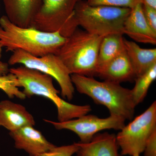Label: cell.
Segmentation results:
<instances>
[{
  "label": "cell",
  "mask_w": 156,
  "mask_h": 156,
  "mask_svg": "<svg viewBox=\"0 0 156 156\" xmlns=\"http://www.w3.org/2000/svg\"><path fill=\"white\" fill-rule=\"evenodd\" d=\"M20 87V83L16 76L9 72L6 74L0 76V89L10 98L14 97L24 100L26 98L22 91L18 88Z\"/></svg>",
  "instance_id": "obj_19"
},
{
  "label": "cell",
  "mask_w": 156,
  "mask_h": 156,
  "mask_svg": "<svg viewBox=\"0 0 156 156\" xmlns=\"http://www.w3.org/2000/svg\"><path fill=\"white\" fill-rule=\"evenodd\" d=\"M9 134L14 140L15 147L25 151L30 156H37L56 146L33 126H25Z\"/></svg>",
  "instance_id": "obj_10"
},
{
  "label": "cell",
  "mask_w": 156,
  "mask_h": 156,
  "mask_svg": "<svg viewBox=\"0 0 156 156\" xmlns=\"http://www.w3.org/2000/svg\"><path fill=\"white\" fill-rule=\"evenodd\" d=\"M102 38L76 29L56 55L71 75L97 76L98 56Z\"/></svg>",
  "instance_id": "obj_4"
},
{
  "label": "cell",
  "mask_w": 156,
  "mask_h": 156,
  "mask_svg": "<svg viewBox=\"0 0 156 156\" xmlns=\"http://www.w3.org/2000/svg\"><path fill=\"white\" fill-rule=\"evenodd\" d=\"M9 69V64L0 60V76L8 74Z\"/></svg>",
  "instance_id": "obj_24"
},
{
  "label": "cell",
  "mask_w": 156,
  "mask_h": 156,
  "mask_svg": "<svg viewBox=\"0 0 156 156\" xmlns=\"http://www.w3.org/2000/svg\"><path fill=\"white\" fill-rule=\"evenodd\" d=\"M91 6H105L131 9L142 0H85Z\"/></svg>",
  "instance_id": "obj_20"
},
{
  "label": "cell",
  "mask_w": 156,
  "mask_h": 156,
  "mask_svg": "<svg viewBox=\"0 0 156 156\" xmlns=\"http://www.w3.org/2000/svg\"><path fill=\"white\" fill-rule=\"evenodd\" d=\"M6 16L20 27H31L41 7L42 0H2Z\"/></svg>",
  "instance_id": "obj_12"
},
{
  "label": "cell",
  "mask_w": 156,
  "mask_h": 156,
  "mask_svg": "<svg viewBox=\"0 0 156 156\" xmlns=\"http://www.w3.org/2000/svg\"><path fill=\"white\" fill-rule=\"evenodd\" d=\"M142 9L148 24L152 30L156 33V9L142 3Z\"/></svg>",
  "instance_id": "obj_22"
},
{
  "label": "cell",
  "mask_w": 156,
  "mask_h": 156,
  "mask_svg": "<svg viewBox=\"0 0 156 156\" xmlns=\"http://www.w3.org/2000/svg\"><path fill=\"white\" fill-rule=\"evenodd\" d=\"M66 39L58 32H46L32 27H20L6 15L0 17V45L7 52L20 50L37 57L56 54Z\"/></svg>",
  "instance_id": "obj_1"
},
{
  "label": "cell",
  "mask_w": 156,
  "mask_h": 156,
  "mask_svg": "<svg viewBox=\"0 0 156 156\" xmlns=\"http://www.w3.org/2000/svg\"><path fill=\"white\" fill-rule=\"evenodd\" d=\"M35 125L33 116L22 105L9 100L0 101V126L13 132Z\"/></svg>",
  "instance_id": "obj_13"
},
{
  "label": "cell",
  "mask_w": 156,
  "mask_h": 156,
  "mask_svg": "<svg viewBox=\"0 0 156 156\" xmlns=\"http://www.w3.org/2000/svg\"><path fill=\"white\" fill-rule=\"evenodd\" d=\"M79 146L77 143L68 145L55 146L50 151L37 156H72L77 151Z\"/></svg>",
  "instance_id": "obj_21"
},
{
  "label": "cell",
  "mask_w": 156,
  "mask_h": 156,
  "mask_svg": "<svg viewBox=\"0 0 156 156\" xmlns=\"http://www.w3.org/2000/svg\"><path fill=\"white\" fill-rule=\"evenodd\" d=\"M97 76L120 84L135 79V73L126 50L99 70Z\"/></svg>",
  "instance_id": "obj_15"
},
{
  "label": "cell",
  "mask_w": 156,
  "mask_h": 156,
  "mask_svg": "<svg viewBox=\"0 0 156 156\" xmlns=\"http://www.w3.org/2000/svg\"><path fill=\"white\" fill-rule=\"evenodd\" d=\"M58 130H68L76 133L82 143L89 142L94 135L107 129L121 130L126 126V120L121 117L110 115L100 118L93 115L87 114L77 119L63 122L44 119Z\"/></svg>",
  "instance_id": "obj_9"
},
{
  "label": "cell",
  "mask_w": 156,
  "mask_h": 156,
  "mask_svg": "<svg viewBox=\"0 0 156 156\" xmlns=\"http://www.w3.org/2000/svg\"><path fill=\"white\" fill-rule=\"evenodd\" d=\"M140 155H139V154H135V155H134V156H140Z\"/></svg>",
  "instance_id": "obj_27"
},
{
  "label": "cell",
  "mask_w": 156,
  "mask_h": 156,
  "mask_svg": "<svg viewBox=\"0 0 156 156\" xmlns=\"http://www.w3.org/2000/svg\"><path fill=\"white\" fill-rule=\"evenodd\" d=\"M123 34H126L135 41L156 44V33L146 20L142 9V3H139L131 9L123 27Z\"/></svg>",
  "instance_id": "obj_11"
},
{
  "label": "cell",
  "mask_w": 156,
  "mask_h": 156,
  "mask_svg": "<svg viewBox=\"0 0 156 156\" xmlns=\"http://www.w3.org/2000/svg\"><path fill=\"white\" fill-rule=\"evenodd\" d=\"M8 63L11 66L21 64L51 76L59 85L62 97L69 100L73 99L75 87L71 78V75L56 54L50 53L37 57L23 50H17L13 51Z\"/></svg>",
  "instance_id": "obj_7"
},
{
  "label": "cell",
  "mask_w": 156,
  "mask_h": 156,
  "mask_svg": "<svg viewBox=\"0 0 156 156\" xmlns=\"http://www.w3.org/2000/svg\"><path fill=\"white\" fill-rule=\"evenodd\" d=\"M80 1L42 0L31 27L46 32H58L68 38L78 28L75 9Z\"/></svg>",
  "instance_id": "obj_6"
},
{
  "label": "cell",
  "mask_w": 156,
  "mask_h": 156,
  "mask_svg": "<svg viewBox=\"0 0 156 156\" xmlns=\"http://www.w3.org/2000/svg\"><path fill=\"white\" fill-rule=\"evenodd\" d=\"M125 50L132 67L136 78L147 71L156 63V49H144L134 42L125 39Z\"/></svg>",
  "instance_id": "obj_16"
},
{
  "label": "cell",
  "mask_w": 156,
  "mask_h": 156,
  "mask_svg": "<svg viewBox=\"0 0 156 156\" xmlns=\"http://www.w3.org/2000/svg\"><path fill=\"white\" fill-rule=\"evenodd\" d=\"M156 130V101L142 114L125 126L116 135L122 155L143 153L151 134Z\"/></svg>",
  "instance_id": "obj_8"
},
{
  "label": "cell",
  "mask_w": 156,
  "mask_h": 156,
  "mask_svg": "<svg viewBox=\"0 0 156 156\" xmlns=\"http://www.w3.org/2000/svg\"><path fill=\"white\" fill-rule=\"evenodd\" d=\"M74 87L81 94L89 96L95 103L108 109L111 115L131 121L134 118L135 106L131 89L120 84L109 81L100 82L93 77L72 74Z\"/></svg>",
  "instance_id": "obj_2"
},
{
  "label": "cell",
  "mask_w": 156,
  "mask_h": 156,
  "mask_svg": "<svg viewBox=\"0 0 156 156\" xmlns=\"http://www.w3.org/2000/svg\"><path fill=\"white\" fill-rule=\"evenodd\" d=\"M156 79V63L147 71L135 78V86L131 89V95L135 106L144 100L149 88Z\"/></svg>",
  "instance_id": "obj_18"
},
{
  "label": "cell",
  "mask_w": 156,
  "mask_h": 156,
  "mask_svg": "<svg viewBox=\"0 0 156 156\" xmlns=\"http://www.w3.org/2000/svg\"><path fill=\"white\" fill-rule=\"evenodd\" d=\"M77 143L79 149L76 156H120L114 134L98 133L89 142Z\"/></svg>",
  "instance_id": "obj_14"
},
{
  "label": "cell",
  "mask_w": 156,
  "mask_h": 156,
  "mask_svg": "<svg viewBox=\"0 0 156 156\" xmlns=\"http://www.w3.org/2000/svg\"><path fill=\"white\" fill-rule=\"evenodd\" d=\"M9 72L16 76L23 89L26 97L42 96L51 100L57 109L58 122H63L88 114L91 111L89 105H78L69 103L58 96L59 91L54 87L53 78L39 71L20 66L11 68Z\"/></svg>",
  "instance_id": "obj_3"
},
{
  "label": "cell",
  "mask_w": 156,
  "mask_h": 156,
  "mask_svg": "<svg viewBox=\"0 0 156 156\" xmlns=\"http://www.w3.org/2000/svg\"><path fill=\"white\" fill-rule=\"evenodd\" d=\"M142 3H144L156 9V0H142Z\"/></svg>",
  "instance_id": "obj_25"
},
{
  "label": "cell",
  "mask_w": 156,
  "mask_h": 156,
  "mask_svg": "<svg viewBox=\"0 0 156 156\" xmlns=\"http://www.w3.org/2000/svg\"><path fill=\"white\" fill-rule=\"evenodd\" d=\"M143 153L144 156H156V130L148 139Z\"/></svg>",
  "instance_id": "obj_23"
},
{
  "label": "cell",
  "mask_w": 156,
  "mask_h": 156,
  "mask_svg": "<svg viewBox=\"0 0 156 156\" xmlns=\"http://www.w3.org/2000/svg\"><path fill=\"white\" fill-rule=\"evenodd\" d=\"M131 9L110 6H93L81 0L75 9L78 26L87 32L104 37L113 34H123V27Z\"/></svg>",
  "instance_id": "obj_5"
},
{
  "label": "cell",
  "mask_w": 156,
  "mask_h": 156,
  "mask_svg": "<svg viewBox=\"0 0 156 156\" xmlns=\"http://www.w3.org/2000/svg\"><path fill=\"white\" fill-rule=\"evenodd\" d=\"M122 34H113L103 37L98 50L97 73L98 71L125 50V43Z\"/></svg>",
  "instance_id": "obj_17"
},
{
  "label": "cell",
  "mask_w": 156,
  "mask_h": 156,
  "mask_svg": "<svg viewBox=\"0 0 156 156\" xmlns=\"http://www.w3.org/2000/svg\"><path fill=\"white\" fill-rule=\"evenodd\" d=\"M2 47L0 45V59L2 57Z\"/></svg>",
  "instance_id": "obj_26"
}]
</instances>
